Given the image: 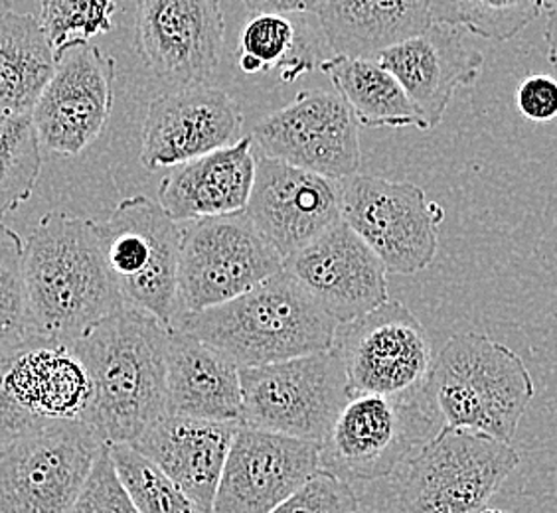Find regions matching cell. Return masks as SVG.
<instances>
[{
    "instance_id": "6da1fadb",
    "label": "cell",
    "mask_w": 557,
    "mask_h": 513,
    "mask_svg": "<svg viewBox=\"0 0 557 513\" xmlns=\"http://www.w3.org/2000/svg\"><path fill=\"white\" fill-rule=\"evenodd\" d=\"M166 342L169 328L131 306L72 342L94 387L84 423L106 445H133L166 415Z\"/></svg>"
},
{
    "instance_id": "7a4b0ae2",
    "label": "cell",
    "mask_w": 557,
    "mask_h": 513,
    "mask_svg": "<svg viewBox=\"0 0 557 513\" xmlns=\"http://www.w3.org/2000/svg\"><path fill=\"white\" fill-rule=\"evenodd\" d=\"M24 278L34 331L72 343L121 311L96 220L54 210L24 243Z\"/></svg>"
},
{
    "instance_id": "3957f363",
    "label": "cell",
    "mask_w": 557,
    "mask_h": 513,
    "mask_svg": "<svg viewBox=\"0 0 557 513\" xmlns=\"http://www.w3.org/2000/svg\"><path fill=\"white\" fill-rule=\"evenodd\" d=\"M193 331L239 367L331 350L338 322L285 268L224 304L183 314Z\"/></svg>"
},
{
    "instance_id": "277c9868",
    "label": "cell",
    "mask_w": 557,
    "mask_h": 513,
    "mask_svg": "<svg viewBox=\"0 0 557 513\" xmlns=\"http://www.w3.org/2000/svg\"><path fill=\"white\" fill-rule=\"evenodd\" d=\"M510 442L472 428L443 427L389 478L375 513H479L518 468Z\"/></svg>"
},
{
    "instance_id": "5b68a950",
    "label": "cell",
    "mask_w": 557,
    "mask_h": 513,
    "mask_svg": "<svg viewBox=\"0 0 557 513\" xmlns=\"http://www.w3.org/2000/svg\"><path fill=\"white\" fill-rule=\"evenodd\" d=\"M425 389L445 427L472 428L503 442L515 440L536 397L524 360L476 331L450 336L433 360Z\"/></svg>"
},
{
    "instance_id": "8992f818",
    "label": "cell",
    "mask_w": 557,
    "mask_h": 513,
    "mask_svg": "<svg viewBox=\"0 0 557 513\" xmlns=\"http://www.w3.org/2000/svg\"><path fill=\"white\" fill-rule=\"evenodd\" d=\"M441 427L425 387L401 396H348L321 442V471L352 486L386 480Z\"/></svg>"
},
{
    "instance_id": "52a82bcc",
    "label": "cell",
    "mask_w": 557,
    "mask_h": 513,
    "mask_svg": "<svg viewBox=\"0 0 557 513\" xmlns=\"http://www.w3.org/2000/svg\"><path fill=\"white\" fill-rule=\"evenodd\" d=\"M109 273L125 306L172 328L178 321V259L183 225L161 202L133 196L97 222Z\"/></svg>"
},
{
    "instance_id": "ba28073f",
    "label": "cell",
    "mask_w": 557,
    "mask_h": 513,
    "mask_svg": "<svg viewBox=\"0 0 557 513\" xmlns=\"http://www.w3.org/2000/svg\"><path fill=\"white\" fill-rule=\"evenodd\" d=\"M91 377L72 343L33 336L0 350V447L62 421H84Z\"/></svg>"
},
{
    "instance_id": "9c48e42d",
    "label": "cell",
    "mask_w": 557,
    "mask_h": 513,
    "mask_svg": "<svg viewBox=\"0 0 557 513\" xmlns=\"http://www.w3.org/2000/svg\"><path fill=\"white\" fill-rule=\"evenodd\" d=\"M247 427L321 445L338 417L348 385L333 348L275 364L239 367Z\"/></svg>"
},
{
    "instance_id": "30bf717a",
    "label": "cell",
    "mask_w": 557,
    "mask_h": 513,
    "mask_svg": "<svg viewBox=\"0 0 557 513\" xmlns=\"http://www.w3.org/2000/svg\"><path fill=\"white\" fill-rule=\"evenodd\" d=\"M181 225L178 318L236 299L283 268V256L246 212Z\"/></svg>"
},
{
    "instance_id": "8fae6325",
    "label": "cell",
    "mask_w": 557,
    "mask_h": 513,
    "mask_svg": "<svg viewBox=\"0 0 557 513\" xmlns=\"http://www.w3.org/2000/svg\"><path fill=\"white\" fill-rule=\"evenodd\" d=\"M106 442L84 421L26 433L0 450V513H70Z\"/></svg>"
},
{
    "instance_id": "7c38bea8",
    "label": "cell",
    "mask_w": 557,
    "mask_h": 513,
    "mask_svg": "<svg viewBox=\"0 0 557 513\" xmlns=\"http://www.w3.org/2000/svg\"><path fill=\"white\" fill-rule=\"evenodd\" d=\"M333 350L343 362L348 396L423 389L435 360L425 326L399 300L338 324Z\"/></svg>"
},
{
    "instance_id": "4fadbf2b",
    "label": "cell",
    "mask_w": 557,
    "mask_h": 513,
    "mask_svg": "<svg viewBox=\"0 0 557 513\" xmlns=\"http://www.w3.org/2000/svg\"><path fill=\"white\" fill-rule=\"evenodd\" d=\"M443 208L411 183L354 174L343 180V220L382 259L387 273L413 275L440 249Z\"/></svg>"
},
{
    "instance_id": "5bb4252c",
    "label": "cell",
    "mask_w": 557,
    "mask_h": 513,
    "mask_svg": "<svg viewBox=\"0 0 557 513\" xmlns=\"http://www.w3.org/2000/svg\"><path fill=\"white\" fill-rule=\"evenodd\" d=\"M253 145L269 159L343 183L360 171L358 121L343 97L305 89L287 108L259 121Z\"/></svg>"
},
{
    "instance_id": "9a60e30c",
    "label": "cell",
    "mask_w": 557,
    "mask_h": 513,
    "mask_svg": "<svg viewBox=\"0 0 557 513\" xmlns=\"http://www.w3.org/2000/svg\"><path fill=\"white\" fill-rule=\"evenodd\" d=\"M115 60L89 42L67 43L34 105L33 121L44 149L77 157L108 127L113 109Z\"/></svg>"
},
{
    "instance_id": "2e32d148",
    "label": "cell",
    "mask_w": 557,
    "mask_h": 513,
    "mask_svg": "<svg viewBox=\"0 0 557 513\" xmlns=\"http://www.w3.org/2000/svg\"><path fill=\"white\" fill-rule=\"evenodd\" d=\"M224 38L222 0H139L135 50L164 82L206 84L222 62Z\"/></svg>"
},
{
    "instance_id": "e0dca14e",
    "label": "cell",
    "mask_w": 557,
    "mask_h": 513,
    "mask_svg": "<svg viewBox=\"0 0 557 513\" xmlns=\"http://www.w3.org/2000/svg\"><path fill=\"white\" fill-rule=\"evenodd\" d=\"M321 445L239 425L212 513H269L321 471Z\"/></svg>"
},
{
    "instance_id": "ac0fdd59",
    "label": "cell",
    "mask_w": 557,
    "mask_h": 513,
    "mask_svg": "<svg viewBox=\"0 0 557 513\" xmlns=\"http://www.w3.org/2000/svg\"><path fill=\"white\" fill-rule=\"evenodd\" d=\"M246 215L283 261L343 220V183L258 157Z\"/></svg>"
},
{
    "instance_id": "d6986e66",
    "label": "cell",
    "mask_w": 557,
    "mask_h": 513,
    "mask_svg": "<svg viewBox=\"0 0 557 513\" xmlns=\"http://www.w3.org/2000/svg\"><path fill=\"white\" fill-rule=\"evenodd\" d=\"M244 113L224 89L181 86L154 97L140 130L139 161L147 171L171 168L242 139Z\"/></svg>"
},
{
    "instance_id": "ffe728a7",
    "label": "cell",
    "mask_w": 557,
    "mask_h": 513,
    "mask_svg": "<svg viewBox=\"0 0 557 513\" xmlns=\"http://www.w3.org/2000/svg\"><path fill=\"white\" fill-rule=\"evenodd\" d=\"M283 268L338 324L389 300L382 259L344 222L287 256Z\"/></svg>"
},
{
    "instance_id": "44dd1931",
    "label": "cell",
    "mask_w": 557,
    "mask_h": 513,
    "mask_svg": "<svg viewBox=\"0 0 557 513\" xmlns=\"http://www.w3.org/2000/svg\"><path fill=\"white\" fill-rule=\"evenodd\" d=\"M377 62L396 75L428 128H435L455 93L479 79L484 55L465 42L461 28L433 22L425 33L386 50Z\"/></svg>"
},
{
    "instance_id": "7402d4cb",
    "label": "cell",
    "mask_w": 557,
    "mask_h": 513,
    "mask_svg": "<svg viewBox=\"0 0 557 513\" xmlns=\"http://www.w3.org/2000/svg\"><path fill=\"white\" fill-rule=\"evenodd\" d=\"M239 425V421L166 413L133 447L152 460L206 513H212L225 459Z\"/></svg>"
},
{
    "instance_id": "603a6c76",
    "label": "cell",
    "mask_w": 557,
    "mask_h": 513,
    "mask_svg": "<svg viewBox=\"0 0 557 513\" xmlns=\"http://www.w3.org/2000/svg\"><path fill=\"white\" fill-rule=\"evenodd\" d=\"M256 161L249 135L236 145L171 166L159 186V202L178 224L242 214L256 180Z\"/></svg>"
},
{
    "instance_id": "cb8c5ba5",
    "label": "cell",
    "mask_w": 557,
    "mask_h": 513,
    "mask_svg": "<svg viewBox=\"0 0 557 513\" xmlns=\"http://www.w3.org/2000/svg\"><path fill=\"white\" fill-rule=\"evenodd\" d=\"M242 411L239 365L193 331L169 328L166 413L242 423Z\"/></svg>"
},
{
    "instance_id": "d4e9b609",
    "label": "cell",
    "mask_w": 557,
    "mask_h": 513,
    "mask_svg": "<svg viewBox=\"0 0 557 513\" xmlns=\"http://www.w3.org/2000/svg\"><path fill=\"white\" fill-rule=\"evenodd\" d=\"M322 30L336 54L377 60L433 24L429 0H324Z\"/></svg>"
},
{
    "instance_id": "484cf974",
    "label": "cell",
    "mask_w": 557,
    "mask_h": 513,
    "mask_svg": "<svg viewBox=\"0 0 557 513\" xmlns=\"http://www.w3.org/2000/svg\"><path fill=\"white\" fill-rule=\"evenodd\" d=\"M321 72L366 127L429 130L408 91L377 60L334 54L322 60Z\"/></svg>"
},
{
    "instance_id": "4316f807",
    "label": "cell",
    "mask_w": 557,
    "mask_h": 513,
    "mask_svg": "<svg viewBox=\"0 0 557 513\" xmlns=\"http://www.w3.org/2000/svg\"><path fill=\"white\" fill-rule=\"evenodd\" d=\"M54 70L40 18L12 11L0 16V113L30 115Z\"/></svg>"
},
{
    "instance_id": "83f0119b",
    "label": "cell",
    "mask_w": 557,
    "mask_h": 513,
    "mask_svg": "<svg viewBox=\"0 0 557 513\" xmlns=\"http://www.w3.org/2000/svg\"><path fill=\"white\" fill-rule=\"evenodd\" d=\"M33 115L0 113V220L33 198L42 172Z\"/></svg>"
},
{
    "instance_id": "f1b7e54d",
    "label": "cell",
    "mask_w": 557,
    "mask_h": 513,
    "mask_svg": "<svg viewBox=\"0 0 557 513\" xmlns=\"http://www.w3.org/2000/svg\"><path fill=\"white\" fill-rule=\"evenodd\" d=\"M297 28L285 14H256L239 36V67L244 74H268L283 67V82H293L312 70V60L295 54Z\"/></svg>"
},
{
    "instance_id": "f546056e",
    "label": "cell",
    "mask_w": 557,
    "mask_h": 513,
    "mask_svg": "<svg viewBox=\"0 0 557 513\" xmlns=\"http://www.w3.org/2000/svg\"><path fill=\"white\" fill-rule=\"evenodd\" d=\"M429 11L433 22L506 42L522 33L544 7L540 0H429Z\"/></svg>"
},
{
    "instance_id": "4dcf8cb0",
    "label": "cell",
    "mask_w": 557,
    "mask_h": 513,
    "mask_svg": "<svg viewBox=\"0 0 557 513\" xmlns=\"http://www.w3.org/2000/svg\"><path fill=\"white\" fill-rule=\"evenodd\" d=\"M109 450L119 478L139 513H206L133 445H109Z\"/></svg>"
},
{
    "instance_id": "1f68e13d",
    "label": "cell",
    "mask_w": 557,
    "mask_h": 513,
    "mask_svg": "<svg viewBox=\"0 0 557 513\" xmlns=\"http://www.w3.org/2000/svg\"><path fill=\"white\" fill-rule=\"evenodd\" d=\"M36 336L24 278V241L0 222V350Z\"/></svg>"
},
{
    "instance_id": "d6a6232c",
    "label": "cell",
    "mask_w": 557,
    "mask_h": 513,
    "mask_svg": "<svg viewBox=\"0 0 557 513\" xmlns=\"http://www.w3.org/2000/svg\"><path fill=\"white\" fill-rule=\"evenodd\" d=\"M40 24L55 54L67 43L89 42L111 33L115 0H38Z\"/></svg>"
},
{
    "instance_id": "836d02e7",
    "label": "cell",
    "mask_w": 557,
    "mask_h": 513,
    "mask_svg": "<svg viewBox=\"0 0 557 513\" xmlns=\"http://www.w3.org/2000/svg\"><path fill=\"white\" fill-rule=\"evenodd\" d=\"M360 510V500L352 484L319 471L299 490L290 493L269 513H354Z\"/></svg>"
},
{
    "instance_id": "e575fe53",
    "label": "cell",
    "mask_w": 557,
    "mask_h": 513,
    "mask_svg": "<svg viewBox=\"0 0 557 513\" xmlns=\"http://www.w3.org/2000/svg\"><path fill=\"white\" fill-rule=\"evenodd\" d=\"M70 513H139L119 478L109 445L97 454L86 486Z\"/></svg>"
},
{
    "instance_id": "d590c367",
    "label": "cell",
    "mask_w": 557,
    "mask_h": 513,
    "mask_svg": "<svg viewBox=\"0 0 557 513\" xmlns=\"http://www.w3.org/2000/svg\"><path fill=\"white\" fill-rule=\"evenodd\" d=\"M516 108L522 117L534 123H549L557 118L556 75H528L516 89Z\"/></svg>"
},
{
    "instance_id": "8d00e7d4",
    "label": "cell",
    "mask_w": 557,
    "mask_h": 513,
    "mask_svg": "<svg viewBox=\"0 0 557 513\" xmlns=\"http://www.w3.org/2000/svg\"><path fill=\"white\" fill-rule=\"evenodd\" d=\"M256 14H307L321 11L324 0H242Z\"/></svg>"
},
{
    "instance_id": "74e56055",
    "label": "cell",
    "mask_w": 557,
    "mask_h": 513,
    "mask_svg": "<svg viewBox=\"0 0 557 513\" xmlns=\"http://www.w3.org/2000/svg\"><path fill=\"white\" fill-rule=\"evenodd\" d=\"M546 42L547 58L557 77V11H547Z\"/></svg>"
},
{
    "instance_id": "f35d334b",
    "label": "cell",
    "mask_w": 557,
    "mask_h": 513,
    "mask_svg": "<svg viewBox=\"0 0 557 513\" xmlns=\"http://www.w3.org/2000/svg\"><path fill=\"white\" fill-rule=\"evenodd\" d=\"M546 11H557V0H540Z\"/></svg>"
},
{
    "instance_id": "ab89813d",
    "label": "cell",
    "mask_w": 557,
    "mask_h": 513,
    "mask_svg": "<svg viewBox=\"0 0 557 513\" xmlns=\"http://www.w3.org/2000/svg\"><path fill=\"white\" fill-rule=\"evenodd\" d=\"M11 12V0H0V16Z\"/></svg>"
},
{
    "instance_id": "60d3db41",
    "label": "cell",
    "mask_w": 557,
    "mask_h": 513,
    "mask_svg": "<svg viewBox=\"0 0 557 513\" xmlns=\"http://www.w3.org/2000/svg\"><path fill=\"white\" fill-rule=\"evenodd\" d=\"M479 513H504L503 510H491V508H484L483 512Z\"/></svg>"
},
{
    "instance_id": "b9f144b4",
    "label": "cell",
    "mask_w": 557,
    "mask_h": 513,
    "mask_svg": "<svg viewBox=\"0 0 557 513\" xmlns=\"http://www.w3.org/2000/svg\"><path fill=\"white\" fill-rule=\"evenodd\" d=\"M354 513H375L374 510H368V508H360V510H358V512H354Z\"/></svg>"
},
{
    "instance_id": "7bdbcfd3",
    "label": "cell",
    "mask_w": 557,
    "mask_h": 513,
    "mask_svg": "<svg viewBox=\"0 0 557 513\" xmlns=\"http://www.w3.org/2000/svg\"><path fill=\"white\" fill-rule=\"evenodd\" d=\"M0 450H2V447H0Z\"/></svg>"
}]
</instances>
